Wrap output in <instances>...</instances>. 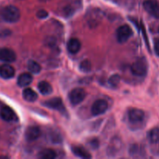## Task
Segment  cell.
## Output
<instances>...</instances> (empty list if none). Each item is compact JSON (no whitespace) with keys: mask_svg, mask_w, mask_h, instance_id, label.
Listing matches in <instances>:
<instances>
[{"mask_svg":"<svg viewBox=\"0 0 159 159\" xmlns=\"http://www.w3.org/2000/svg\"><path fill=\"white\" fill-rule=\"evenodd\" d=\"M79 69L82 72L88 73L92 70V63L88 59H85L82 61L79 65Z\"/></svg>","mask_w":159,"mask_h":159,"instance_id":"603a6c76","label":"cell"},{"mask_svg":"<svg viewBox=\"0 0 159 159\" xmlns=\"http://www.w3.org/2000/svg\"><path fill=\"white\" fill-rule=\"evenodd\" d=\"M108 109V103L104 99H98L92 106V113L94 116H99L105 113Z\"/></svg>","mask_w":159,"mask_h":159,"instance_id":"9c48e42d","label":"cell"},{"mask_svg":"<svg viewBox=\"0 0 159 159\" xmlns=\"http://www.w3.org/2000/svg\"><path fill=\"white\" fill-rule=\"evenodd\" d=\"M144 8L149 14L159 19V5L156 0H146L144 2Z\"/></svg>","mask_w":159,"mask_h":159,"instance_id":"ba28073f","label":"cell"},{"mask_svg":"<svg viewBox=\"0 0 159 159\" xmlns=\"http://www.w3.org/2000/svg\"><path fill=\"white\" fill-rule=\"evenodd\" d=\"M15 75V69L9 64L0 65V76L2 79H9Z\"/></svg>","mask_w":159,"mask_h":159,"instance_id":"4fadbf2b","label":"cell"},{"mask_svg":"<svg viewBox=\"0 0 159 159\" xmlns=\"http://www.w3.org/2000/svg\"><path fill=\"white\" fill-rule=\"evenodd\" d=\"M43 105L44 107H48V108L52 109V110H57V111L61 112V113H64L65 111V106H64L62 99L59 97L52 98L51 99L43 102Z\"/></svg>","mask_w":159,"mask_h":159,"instance_id":"5b68a950","label":"cell"},{"mask_svg":"<svg viewBox=\"0 0 159 159\" xmlns=\"http://www.w3.org/2000/svg\"><path fill=\"white\" fill-rule=\"evenodd\" d=\"M67 49L70 54H77L81 49V42L77 38H71L67 43Z\"/></svg>","mask_w":159,"mask_h":159,"instance_id":"5bb4252c","label":"cell"},{"mask_svg":"<svg viewBox=\"0 0 159 159\" xmlns=\"http://www.w3.org/2000/svg\"><path fill=\"white\" fill-rule=\"evenodd\" d=\"M0 116L3 120L7 121V122H12V121H16L17 120V116L15 112L12 108L7 107V106H5L1 109Z\"/></svg>","mask_w":159,"mask_h":159,"instance_id":"30bf717a","label":"cell"},{"mask_svg":"<svg viewBox=\"0 0 159 159\" xmlns=\"http://www.w3.org/2000/svg\"><path fill=\"white\" fill-rule=\"evenodd\" d=\"M86 93L85 91L82 88L73 89L68 94V98L72 105L76 106L82 102L85 99Z\"/></svg>","mask_w":159,"mask_h":159,"instance_id":"277c9868","label":"cell"},{"mask_svg":"<svg viewBox=\"0 0 159 159\" xmlns=\"http://www.w3.org/2000/svg\"><path fill=\"white\" fill-rule=\"evenodd\" d=\"M89 145L92 148L96 149L97 148H99V142L97 139H92L91 141H89Z\"/></svg>","mask_w":159,"mask_h":159,"instance_id":"83f0119b","label":"cell"},{"mask_svg":"<svg viewBox=\"0 0 159 159\" xmlns=\"http://www.w3.org/2000/svg\"><path fill=\"white\" fill-rule=\"evenodd\" d=\"M40 135H41L40 129L37 126H30L26 129L25 132V138L27 141H36L40 138Z\"/></svg>","mask_w":159,"mask_h":159,"instance_id":"7c38bea8","label":"cell"},{"mask_svg":"<svg viewBox=\"0 0 159 159\" xmlns=\"http://www.w3.org/2000/svg\"><path fill=\"white\" fill-rule=\"evenodd\" d=\"M16 59V55L12 50L9 48L0 49V61L6 63H11L15 61Z\"/></svg>","mask_w":159,"mask_h":159,"instance_id":"8fae6325","label":"cell"},{"mask_svg":"<svg viewBox=\"0 0 159 159\" xmlns=\"http://www.w3.org/2000/svg\"><path fill=\"white\" fill-rule=\"evenodd\" d=\"M148 138L149 141L152 144H158L159 143V128L155 127V128L152 129L148 134Z\"/></svg>","mask_w":159,"mask_h":159,"instance_id":"d6986e66","label":"cell"},{"mask_svg":"<svg viewBox=\"0 0 159 159\" xmlns=\"http://www.w3.org/2000/svg\"><path fill=\"white\" fill-rule=\"evenodd\" d=\"M48 16V12H47L44 9H40L38 12H37V16L38 17L39 19H45L47 18Z\"/></svg>","mask_w":159,"mask_h":159,"instance_id":"4316f807","label":"cell"},{"mask_svg":"<svg viewBox=\"0 0 159 159\" xmlns=\"http://www.w3.org/2000/svg\"><path fill=\"white\" fill-rule=\"evenodd\" d=\"M27 68L29 71H30L33 74H38L41 71V66L34 60L29 61L27 64Z\"/></svg>","mask_w":159,"mask_h":159,"instance_id":"44dd1931","label":"cell"},{"mask_svg":"<svg viewBox=\"0 0 159 159\" xmlns=\"http://www.w3.org/2000/svg\"><path fill=\"white\" fill-rule=\"evenodd\" d=\"M56 156H57V154H56L55 151L50 148L41 151L38 155L39 158L41 159H54L56 158Z\"/></svg>","mask_w":159,"mask_h":159,"instance_id":"ffe728a7","label":"cell"},{"mask_svg":"<svg viewBox=\"0 0 159 159\" xmlns=\"http://www.w3.org/2000/svg\"><path fill=\"white\" fill-rule=\"evenodd\" d=\"M120 82V76L117 74H114L111 75L109 79V83L111 86L116 87L119 85Z\"/></svg>","mask_w":159,"mask_h":159,"instance_id":"cb8c5ba5","label":"cell"},{"mask_svg":"<svg viewBox=\"0 0 159 159\" xmlns=\"http://www.w3.org/2000/svg\"><path fill=\"white\" fill-rule=\"evenodd\" d=\"M144 112L140 109H130L128 112V119L133 124H139L144 119Z\"/></svg>","mask_w":159,"mask_h":159,"instance_id":"52a82bcc","label":"cell"},{"mask_svg":"<svg viewBox=\"0 0 159 159\" xmlns=\"http://www.w3.org/2000/svg\"><path fill=\"white\" fill-rule=\"evenodd\" d=\"M2 17L5 21L13 23L20 20V12L16 6H7L2 11Z\"/></svg>","mask_w":159,"mask_h":159,"instance_id":"6da1fadb","label":"cell"},{"mask_svg":"<svg viewBox=\"0 0 159 159\" xmlns=\"http://www.w3.org/2000/svg\"><path fill=\"white\" fill-rule=\"evenodd\" d=\"M123 143L119 138H114L111 140L107 148V154L109 156L114 157L122 149Z\"/></svg>","mask_w":159,"mask_h":159,"instance_id":"8992f818","label":"cell"},{"mask_svg":"<svg viewBox=\"0 0 159 159\" xmlns=\"http://www.w3.org/2000/svg\"><path fill=\"white\" fill-rule=\"evenodd\" d=\"M101 11L100 9H94L92 11L91 14L89 16V22L92 24L93 23H98V22L101 19Z\"/></svg>","mask_w":159,"mask_h":159,"instance_id":"7402d4cb","label":"cell"},{"mask_svg":"<svg viewBox=\"0 0 159 159\" xmlns=\"http://www.w3.org/2000/svg\"><path fill=\"white\" fill-rule=\"evenodd\" d=\"M71 151H72L73 154L76 156L79 157V158H91V155L82 146H74L71 148Z\"/></svg>","mask_w":159,"mask_h":159,"instance_id":"e0dca14e","label":"cell"},{"mask_svg":"<svg viewBox=\"0 0 159 159\" xmlns=\"http://www.w3.org/2000/svg\"><path fill=\"white\" fill-rule=\"evenodd\" d=\"M23 97L26 101L30 102H35L37 99V94L30 88H26L23 92Z\"/></svg>","mask_w":159,"mask_h":159,"instance_id":"2e32d148","label":"cell"},{"mask_svg":"<svg viewBox=\"0 0 159 159\" xmlns=\"http://www.w3.org/2000/svg\"><path fill=\"white\" fill-rule=\"evenodd\" d=\"M32 81L33 77L30 73H22L21 75H20V76L18 77V79H17V84L20 87H26L30 85Z\"/></svg>","mask_w":159,"mask_h":159,"instance_id":"9a60e30c","label":"cell"},{"mask_svg":"<svg viewBox=\"0 0 159 159\" xmlns=\"http://www.w3.org/2000/svg\"><path fill=\"white\" fill-rule=\"evenodd\" d=\"M133 35V30L127 24L122 25L116 30V39L119 43H125Z\"/></svg>","mask_w":159,"mask_h":159,"instance_id":"3957f363","label":"cell"},{"mask_svg":"<svg viewBox=\"0 0 159 159\" xmlns=\"http://www.w3.org/2000/svg\"><path fill=\"white\" fill-rule=\"evenodd\" d=\"M37 88H38L39 92L43 95H50L53 92L51 85L46 81H42V82H39Z\"/></svg>","mask_w":159,"mask_h":159,"instance_id":"ac0fdd59","label":"cell"},{"mask_svg":"<svg viewBox=\"0 0 159 159\" xmlns=\"http://www.w3.org/2000/svg\"><path fill=\"white\" fill-rule=\"evenodd\" d=\"M154 49H155V52L157 55L159 56V39H157L155 41V47H154Z\"/></svg>","mask_w":159,"mask_h":159,"instance_id":"f1b7e54d","label":"cell"},{"mask_svg":"<svg viewBox=\"0 0 159 159\" xmlns=\"http://www.w3.org/2000/svg\"><path fill=\"white\" fill-rule=\"evenodd\" d=\"M50 139L53 143H55V144H58V143H61L62 141L61 134L59 133H57L56 131L50 134Z\"/></svg>","mask_w":159,"mask_h":159,"instance_id":"d4e9b609","label":"cell"},{"mask_svg":"<svg viewBox=\"0 0 159 159\" xmlns=\"http://www.w3.org/2000/svg\"><path fill=\"white\" fill-rule=\"evenodd\" d=\"M140 146L138 145V144H134L130 147V148L129 149V154L132 155L134 157H139L140 153Z\"/></svg>","mask_w":159,"mask_h":159,"instance_id":"484cf974","label":"cell"},{"mask_svg":"<svg viewBox=\"0 0 159 159\" xmlns=\"http://www.w3.org/2000/svg\"><path fill=\"white\" fill-rule=\"evenodd\" d=\"M148 62L144 57H139L137 59L130 67L132 73L138 77H143L146 75L148 72Z\"/></svg>","mask_w":159,"mask_h":159,"instance_id":"7a4b0ae2","label":"cell"}]
</instances>
